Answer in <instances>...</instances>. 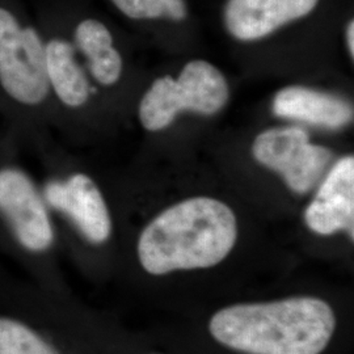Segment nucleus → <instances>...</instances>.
<instances>
[{"mask_svg": "<svg viewBox=\"0 0 354 354\" xmlns=\"http://www.w3.org/2000/svg\"><path fill=\"white\" fill-rule=\"evenodd\" d=\"M273 112L282 118L330 129L345 127L353 118L351 104L337 96L306 87L281 89L274 97Z\"/></svg>", "mask_w": 354, "mask_h": 354, "instance_id": "nucleus-11", "label": "nucleus"}, {"mask_svg": "<svg viewBox=\"0 0 354 354\" xmlns=\"http://www.w3.org/2000/svg\"><path fill=\"white\" fill-rule=\"evenodd\" d=\"M0 84L15 102L33 106L49 93L45 45L33 28H23L0 8Z\"/></svg>", "mask_w": 354, "mask_h": 354, "instance_id": "nucleus-5", "label": "nucleus"}, {"mask_svg": "<svg viewBox=\"0 0 354 354\" xmlns=\"http://www.w3.org/2000/svg\"><path fill=\"white\" fill-rule=\"evenodd\" d=\"M0 354H67L54 322L26 295L23 279L1 269Z\"/></svg>", "mask_w": 354, "mask_h": 354, "instance_id": "nucleus-6", "label": "nucleus"}, {"mask_svg": "<svg viewBox=\"0 0 354 354\" xmlns=\"http://www.w3.org/2000/svg\"><path fill=\"white\" fill-rule=\"evenodd\" d=\"M77 48L88 58L89 71L104 86L114 84L122 73V58L113 48L108 28L97 20H84L75 30Z\"/></svg>", "mask_w": 354, "mask_h": 354, "instance_id": "nucleus-13", "label": "nucleus"}, {"mask_svg": "<svg viewBox=\"0 0 354 354\" xmlns=\"http://www.w3.org/2000/svg\"><path fill=\"white\" fill-rule=\"evenodd\" d=\"M238 236L234 212L210 197H194L168 207L142 231L137 253L152 276L207 269L222 263Z\"/></svg>", "mask_w": 354, "mask_h": 354, "instance_id": "nucleus-2", "label": "nucleus"}, {"mask_svg": "<svg viewBox=\"0 0 354 354\" xmlns=\"http://www.w3.org/2000/svg\"><path fill=\"white\" fill-rule=\"evenodd\" d=\"M307 227L319 235L346 231L354 235V158L345 156L332 167L304 213Z\"/></svg>", "mask_w": 354, "mask_h": 354, "instance_id": "nucleus-9", "label": "nucleus"}, {"mask_svg": "<svg viewBox=\"0 0 354 354\" xmlns=\"http://www.w3.org/2000/svg\"><path fill=\"white\" fill-rule=\"evenodd\" d=\"M336 327L330 304L308 295L232 304L209 323L215 342L245 354H322Z\"/></svg>", "mask_w": 354, "mask_h": 354, "instance_id": "nucleus-1", "label": "nucleus"}, {"mask_svg": "<svg viewBox=\"0 0 354 354\" xmlns=\"http://www.w3.org/2000/svg\"><path fill=\"white\" fill-rule=\"evenodd\" d=\"M227 100V82L221 71L205 61H192L177 79L165 76L153 82L140 102V122L147 130L158 131L171 125L183 111L210 115Z\"/></svg>", "mask_w": 354, "mask_h": 354, "instance_id": "nucleus-4", "label": "nucleus"}, {"mask_svg": "<svg viewBox=\"0 0 354 354\" xmlns=\"http://www.w3.org/2000/svg\"><path fill=\"white\" fill-rule=\"evenodd\" d=\"M346 41H348V49L351 51V55H354V23L353 20L348 24L346 29Z\"/></svg>", "mask_w": 354, "mask_h": 354, "instance_id": "nucleus-15", "label": "nucleus"}, {"mask_svg": "<svg viewBox=\"0 0 354 354\" xmlns=\"http://www.w3.org/2000/svg\"><path fill=\"white\" fill-rule=\"evenodd\" d=\"M0 223L29 273L26 279L53 291L45 261L55 245V230L42 192L21 169H0Z\"/></svg>", "mask_w": 354, "mask_h": 354, "instance_id": "nucleus-3", "label": "nucleus"}, {"mask_svg": "<svg viewBox=\"0 0 354 354\" xmlns=\"http://www.w3.org/2000/svg\"><path fill=\"white\" fill-rule=\"evenodd\" d=\"M319 0H228L225 23L228 32L241 41L266 37L317 7Z\"/></svg>", "mask_w": 354, "mask_h": 354, "instance_id": "nucleus-10", "label": "nucleus"}, {"mask_svg": "<svg viewBox=\"0 0 354 354\" xmlns=\"http://www.w3.org/2000/svg\"><path fill=\"white\" fill-rule=\"evenodd\" d=\"M115 7L131 19L168 17L181 20L187 15L183 0H112Z\"/></svg>", "mask_w": 354, "mask_h": 354, "instance_id": "nucleus-14", "label": "nucleus"}, {"mask_svg": "<svg viewBox=\"0 0 354 354\" xmlns=\"http://www.w3.org/2000/svg\"><path fill=\"white\" fill-rule=\"evenodd\" d=\"M257 162L279 172L292 192L304 194L313 189L326 171L332 153L313 145L299 127H277L261 133L253 142Z\"/></svg>", "mask_w": 354, "mask_h": 354, "instance_id": "nucleus-7", "label": "nucleus"}, {"mask_svg": "<svg viewBox=\"0 0 354 354\" xmlns=\"http://www.w3.org/2000/svg\"><path fill=\"white\" fill-rule=\"evenodd\" d=\"M49 209L70 221L91 245H102L112 236V216L102 190L83 174L49 181L42 190Z\"/></svg>", "mask_w": 354, "mask_h": 354, "instance_id": "nucleus-8", "label": "nucleus"}, {"mask_svg": "<svg viewBox=\"0 0 354 354\" xmlns=\"http://www.w3.org/2000/svg\"><path fill=\"white\" fill-rule=\"evenodd\" d=\"M45 61L49 86L61 102L76 108L88 100V80L75 61L71 44L51 39L45 45Z\"/></svg>", "mask_w": 354, "mask_h": 354, "instance_id": "nucleus-12", "label": "nucleus"}]
</instances>
